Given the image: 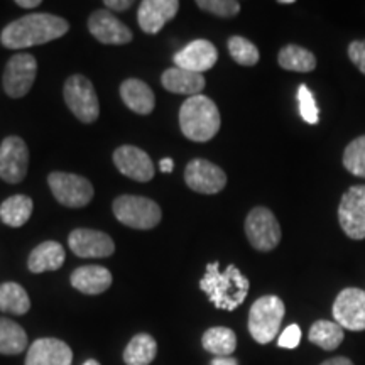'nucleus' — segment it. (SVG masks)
I'll return each instance as SVG.
<instances>
[{
    "mask_svg": "<svg viewBox=\"0 0 365 365\" xmlns=\"http://www.w3.org/2000/svg\"><path fill=\"white\" fill-rule=\"evenodd\" d=\"M68 29H70V24L63 17L44 12L29 14L4 27L0 43L7 49L31 48V46L46 44L63 38Z\"/></svg>",
    "mask_w": 365,
    "mask_h": 365,
    "instance_id": "obj_1",
    "label": "nucleus"
},
{
    "mask_svg": "<svg viewBox=\"0 0 365 365\" xmlns=\"http://www.w3.org/2000/svg\"><path fill=\"white\" fill-rule=\"evenodd\" d=\"M200 289L208 296L210 303L217 309L234 312L247 298L250 282L234 264L222 272L220 264L210 262L207 274L200 281Z\"/></svg>",
    "mask_w": 365,
    "mask_h": 365,
    "instance_id": "obj_2",
    "label": "nucleus"
},
{
    "mask_svg": "<svg viewBox=\"0 0 365 365\" xmlns=\"http://www.w3.org/2000/svg\"><path fill=\"white\" fill-rule=\"evenodd\" d=\"M220 112L205 95L190 97L180 108V127L185 137L195 143H208L220 130Z\"/></svg>",
    "mask_w": 365,
    "mask_h": 365,
    "instance_id": "obj_3",
    "label": "nucleus"
},
{
    "mask_svg": "<svg viewBox=\"0 0 365 365\" xmlns=\"http://www.w3.org/2000/svg\"><path fill=\"white\" fill-rule=\"evenodd\" d=\"M286 308L279 296L267 294L254 301L249 312V331L257 344L266 345L279 333Z\"/></svg>",
    "mask_w": 365,
    "mask_h": 365,
    "instance_id": "obj_4",
    "label": "nucleus"
},
{
    "mask_svg": "<svg viewBox=\"0 0 365 365\" xmlns=\"http://www.w3.org/2000/svg\"><path fill=\"white\" fill-rule=\"evenodd\" d=\"M112 208L118 222L137 230H149L161 222L159 205L145 196L122 195L113 202Z\"/></svg>",
    "mask_w": 365,
    "mask_h": 365,
    "instance_id": "obj_5",
    "label": "nucleus"
},
{
    "mask_svg": "<svg viewBox=\"0 0 365 365\" xmlns=\"http://www.w3.org/2000/svg\"><path fill=\"white\" fill-rule=\"evenodd\" d=\"M65 102L73 115L85 124H91L100 115V103L93 83L83 75H73L66 80Z\"/></svg>",
    "mask_w": 365,
    "mask_h": 365,
    "instance_id": "obj_6",
    "label": "nucleus"
},
{
    "mask_svg": "<svg viewBox=\"0 0 365 365\" xmlns=\"http://www.w3.org/2000/svg\"><path fill=\"white\" fill-rule=\"evenodd\" d=\"M245 235L255 250L271 252L281 242L279 222L269 208L255 207L245 218Z\"/></svg>",
    "mask_w": 365,
    "mask_h": 365,
    "instance_id": "obj_7",
    "label": "nucleus"
},
{
    "mask_svg": "<svg viewBox=\"0 0 365 365\" xmlns=\"http://www.w3.org/2000/svg\"><path fill=\"white\" fill-rule=\"evenodd\" d=\"M48 182L54 198L63 207L83 208L93 200V186L86 178L80 175L54 171L48 176Z\"/></svg>",
    "mask_w": 365,
    "mask_h": 365,
    "instance_id": "obj_8",
    "label": "nucleus"
},
{
    "mask_svg": "<svg viewBox=\"0 0 365 365\" xmlns=\"http://www.w3.org/2000/svg\"><path fill=\"white\" fill-rule=\"evenodd\" d=\"M339 222L346 237L365 239V185L350 186L340 200Z\"/></svg>",
    "mask_w": 365,
    "mask_h": 365,
    "instance_id": "obj_9",
    "label": "nucleus"
},
{
    "mask_svg": "<svg viewBox=\"0 0 365 365\" xmlns=\"http://www.w3.org/2000/svg\"><path fill=\"white\" fill-rule=\"evenodd\" d=\"M36 73H38V61L33 54L19 53L7 61L4 71V90L9 97L22 98L33 88Z\"/></svg>",
    "mask_w": 365,
    "mask_h": 365,
    "instance_id": "obj_10",
    "label": "nucleus"
},
{
    "mask_svg": "<svg viewBox=\"0 0 365 365\" xmlns=\"http://www.w3.org/2000/svg\"><path fill=\"white\" fill-rule=\"evenodd\" d=\"M335 323L350 331L365 330V291L359 287H345L333 303Z\"/></svg>",
    "mask_w": 365,
    "mask_h": 365,
    "instance_id": "obj_11",
    "label": "nucleus"
},
{
    "mask_svg": "<svg viewBox=\"0 0 365 365\" xmlns=\"http://www.w3.org/2000/svg\"><path fill=\"white\" fill-rule=\"evenodd\" d=\"M29 168V149L21 137H6L0 144V178L11 185L24 180Z\"/></svg>",
    "mask_w": 365,
    "mask_h": 365,
    "instance_id": "obj_12",
    "label": "nucleus"
},
{
    "mask_svg": "<svg viewBox=\"0 0 365 365\" xmlns=\"http://www.w3.org/2000/svg\"><path fill=\"white\" fill-rule=\"evenodd\" d=\"M185 181L191 190L202 195H215L225 188L227 175L207 159H193L185 170Z\"/></svg>",
    "mask_w": 365,
    "mask_h": 365,
    "instance_id": "obj_13",
    "label": "nucleus"
},
{
    "mask_svg": "<svg viewBox=\"0 0 365 365\" xmlns=\"http://www.w3.org/2000/svg\"><path fill=\"white\" fill-rule=\"evenodd\" d=\"M68 245L73 254L83 259L108 257L115 250L112 237L93 228H76L68 237Z\"/></svg>",
    "mask_w": 365,
    "mask_h": 365,
    "instance_id": "obj_14",
    "label": "nucleus"
},
{
    "mask_svg": "<svg viewBox=\"0 0 365 365\" xmlns=\"http://www.w3.org/2000/svg\"><path fill=\"white\" fill-rule=\"evenodd\" d=\"M113 164L122 175L130 178V180L145 182L154 178V163L148 153L135 145H120L113 153Z\"/></svg>",
    "mask_w": 365,
    "mask_h": 365,
    "instance_id": "obj_15",
    "label": "nucleus"
},
{
    "mask_svg": "<svg viewBox=\"0 0 365 365\" xmlns=\"http://www.w3.org/2000/svg\"><path fill=\"white\" fill-rule=\"evenodd\" d=\"M218 51L217 48L207 39H196L193 43L178 51L173 58L175 65L181 70L191 71V73H200L212 70L217 65Z\"/></svg>",
    "mask_w": 365,
    "mask_h": 365,
    "instance_id": "obj_16",
    "label": "nucleus"
},
{
    "mask_svg": "<svg viewBox=\"0 0 365 365\" xmlns=\"http://www.w3.org/2000/svg\"><path fill=\"white\" fill-rule=\"evenodd\" d=\"M88 29L90 34L103 44H127L132 41L129 27L118 21L108 9H100L91 14Z\"/></svg>",
    "mask_w": 365,
    "mask_h": 365,
    "instance_id": "obj_17",
    "label": "nucleus"
},
{
    "mask_svg": "<svg viewBox=\"0 0 365 365\" xmlns=\"http://www.w3.org/2000/svg\"><path fill=\"white\" fill-rule=\"evenodd\" d=\"M178 11H180L178 0H144L140 2L137 19L144 33L158 34L166 22L175 19Z\"/></svg>",
    "mask_w": 365,
    "mask_h": 365,
    "instance_id": "obj_18",
    "label": "nucleus"
},
{
    "mask_svg": "<svg viewBox=\"0 0 365 365\" xmlns=\"http://www.w3.org/2000/svg\"><path fill=\"white\" fill-rule=\"evenodd\" d=\"M73 352L63 340L39 339L27 350L26 365H71Z\"/></svg>",
    "mask_w": 365,
    "mask_h": 365,
    "instance_id": "obj_19",
    "label": "nucleus"
},
{
    "mask_svg": "<svg viewBox=\"0 0 365 365\" xmlns=\"http://www.w3.org/2000/svg\"><path fill=\"white\" fill-rule=\"evenodd\" d=\"M71 286L83 294H102L112 286V274L102 266H83L71 274Z\"/></svg>",
    "mask_w": 365,
    "mask_h": 365,
    "instance_id": "obj_20",
    "label": "nucleus"
},
{
    "mask_svg": "<svg viewBox=\"0 0 365 365\" xmlns=\"http://www.w3.org/2000/svg\"><path fill=\"white\" fill-rule=\"evenodd\" d=\"M120 97L132 112L139 115H149L156 107V97L148 83L143 80L129 78L120 85Z\"/></svg>",
    "mask_w": 365,
    "mask_h": 365,
    "instance_id": "obj_21",
    "label": "nucleus"
},
{
    "mask_svg": "<svg viewBox=\"0 0 365 365\" xmlns=\"http://www.w3.org/2000/svg\"><path fill=\"white\" fill-rule=\"evenodd\" d=\"M161 83L164 88L171 93L178 95H190V97H195V95H202L205 88V78L200 73H191L186 70H181V68H170L163 73Z\"/></svg>",
    "mask_w": 365,
    "mask_h": 365,
    "instance_id": "obj_22",
    "label": "nucleus"
},
{
    "mask_svg": "<svg viewBox=\"0 0 365 365\" xmlns=\"http://www.w3.org/2000/svg\"><path fill=\"white\" fill-rule=\"evenodd\" d=\"M66 259V252L61 244L54 240H48L39 244L33 252H31L29 259H27V267L31 272L41 274L48 271H58L63 266Z\"/></svg>",
    "mask_w": 365,
    "mask_h": 365,
    "instance_id": "obj_23",
    "label": "nucleus"
},
{
    "mask_svg": "<svg viewBox=\"0 0 365 365\" xmlns=\"http://www.w3.org/2000/svg\"><path fill=\"white\" fill-rule=\"evenodd\" d=\"M33 200L26 195H14L0 205V220L9 227H22L33 215Z\"/></svg>",
    "mask_w": 365,
    "mask_h": 365,
    "instance_id": "obj_24",
    "label": "nucleus"
},
{
    "mask_svg": "<svg viewBox=\"0 0 365 365\" xmlns=\"http://www.w3.org/2000/svg\"><path fill=\"white\" fill-rule=\"evenodd\" d=\"M308 339L313 345L319 346L323 350H335L339 349L341 341L345 339V331L339 323L328 322V319H318L309 328Z\"/></svg>",
    "mask_w": 365,
    "mask_h": 365,
    "instance_id": "obj_25",
    "label": "nucleus"
},
{
    "mask_svg": "<svg viewBox=\"0 0 365 365\" xmlns=\"http://www.w3.org/2000/svg\"><path fill=\"white\" fill-rule=\"evenodd\" d=\"M277 63L287 71L309 73L317 68V56L307 48L287 44L277 54Z\"/></svg>",
    "mask_w": 365,
    "mask_h": 365,
    "instance_id": "obj_26",
    "label": "nucleus"
},
{
    "mask_svg": "<svg viewBox=\"0 0 365 365\" xmlns=\"http://www.w3.org/2000/svg\"><path fill=\"white\" fill-rule=\"evenodd\" d=\"M202 345L207 352L217 357H230L237 349V336L230 328L215 327L203 333Z\"/></svg>",
    "mask_w": 365,
    "mask_h": 365,
    "instance_id": "obj_27",
    "label": "nucleus"
},
{
    "mask_svg": "<svg viewBox=\"0 0 365 365\" xmlns=\"http://www.w3.org/2000/svg\"><path fill=\"white\" fill-rule=\"evenodd\" d=\"M158 344L148 333H137L124 350V362L127 365H149L156 359Z\"/></svg>",
    "mask_w": 365,
    "mask_h": 365,
    "instance_id": "obj_28",
    "label": "nucleus"
},
{
    "mask_svg": "<svg viewBox=\"0 0 365 365\" xmlns=\"http://www.w3.org/2000/svg\"><path fill=\"white\" fill-rule=\"evenodd\" d=\"M31 309V299L27 291L17 282L0 284V312L9 314H26Z\"/></svg>",
    "mask_w": 365,
    "mask_h": 365,
    "instance_id": "obj_29",
    "label": "nucleus"
},
{
    "mask_svg": "<svg viewBox=\"0 0 365 365\" xmlns=\"http://www.w3.org/2000/svg\"><path fill=\"white\" fill-rule=\"evenodd\" d=\"M27 346V333L21 325L0 317V354L19 355Z\"/></svg>",
    "mask_w": 365,
    "mask_h": 365,
    "instance_id": "obj_30",
    "label": "nucleus"
},
{
    "mask_svg": "<svg viewBox=\"0 0 365 365\" xmlns=\"http://www.w3.org/2000/svg\"><path fill=\"white\" fill-rule=\"evenodd\" d=\"M228 53L234 58L235 63L242 66H254L259 63V49L249 39L242 38V36H232L228 39Z\"/></svg>",
    "mask_w": 365,
    "mask_h": 365,
    "instance_id": "obj_31",
    "label": "nucleus"
},
{
    "mask_svg": "<svg viewBox=\"0 0 365 365\" xmlns=\"http://www.w3.org/2000/svg\"><path fill=\"white\" fill-rule=\"evenodd\" d=\"M344 166L354 176L365 178V135L354 139L345 148Z\"/></svg>",
    "mask_w": 365,
    "mask_h": 365,
    "instance_id": "obj_32",
    "label": "nucleus"
},
{
    "mask_svg": "<svg viewBox=\"0 0 365 365\" xmlns=\"http://www.w3.org/2000/svg\"><path fill=\"white\" fill-rule=\"evenodd\" d=\"M196 6L202 11L213 14L217 17H223V19H230L240 12V4L235 0H198Z\"/></svg>",
    "mask_w": 365,
    "mask_h": 365,
    "instance_id": "obj_33",
    "label": "nucleus"
},
{
    "mask_svg": "<svg viewBox=\"0 0 365 365\" xmlns=\"http://www.w3.org/2000/svg\"><path fill=\"white\" fill-rule=\"evenodd\" d=\"M298 103H299V113L307 124H318L319 120V110L317 100H314L312 90L307 85H299L298 90Z\"/></svg>",
    "mask_w": 365,
    "mask_h": 365,
    "instance_id": "obj_34",
    "label": "nucleus"
},
{
    "mask_svg": "<svg viewBox=\"0 0 365 365\" xmlns=\"http://www.w3.org/2000/svg\"><path fill=\"white\" fill-rule=\"evenodd\" d=\"M301 341V328L298 325H289L284 331L279 335L277 345L281 349H296Z\"/></svg>",
    "mask_w": 365,
    "mask_h": 365,
    "instance_id": "obj_35",
    "label": "nucleus"
},
{
    "mask_svg": "<svg viewBox=\"0 0 365 365\" xmlns=\"http://www.w3.org/2000/svg\"><path fill=\"white\" fill-rule=\"evenodd\" d=\"M349 58L355 66L365 75V39H359L350 43L349 46Z\"/></svg>",
    "mask_w": 365,
    "mask_h": 365,
    "instance_id": "obj_36",
    "label": "nucleus"
},
{
    "mask_svg": "<svg viewBox=\"0 0 365 365\" xmlns=\"http://www.w3.org/2000/svg\"><path fill=\"white\" fill-rule=\"evenodd\" d=\"M132 6V0H105V7H108L110 11H127Z\"/></svg>",
    "mask_w": 365,
    "mask_h": 365,
    "instance_id": "obj_37",
    "label": "nucleus"
},
{
    "mask_svg": "<svg viewBox=\"0 0 365 365\" xmlns=\"http://www.w3.org/2000/svg\"><path fill=\"white\" fill-rule=\"evenodd\" d=\"M319 365H354V362L346 357H333V359L325 360V362Z\"/></svg>",
    "mask_w": 365,
    "mask_h": 365,
    "instance_id": "obj_38",
    "label": "nucleus"
},
{
    "mask_svg": "<svg viewBox=\"0 0 365 365\" xmlns=\"http://www.w3.org/2000/svg\"><path fill=\"white\" fill-rule=\"evenodd\" d=\"M173 168H175V161H173L171 158H164L161 159V163H159V170L163 173H171Z\"/></svg>",
    "mask_w": 365,
    "mask_h": 365,
    "instance_id": "obj_39",
    "label": "nucleus"
},
{
    "mask_svg": "<svg viewBox=\"0 0 365 365\" xmlns=\"http://www.w3.org/2000/svg\"><path fill=\"white\" fill-rule=\"evenodd\" d=\"M212 365H239L234 357H217L213 359Z\"/></svg>",
    "mask_w": 365,
    "mask_h": 365,
    "instance_id": "obj_40",
    "label": "nucleus"
},
{
    "mask_svg": "<svg viewBox=\"0 0 365 365\" xmlns=\"http://www.w3.org/2000/svg\"><path fill=\"white\" fill-rule=\"evenodd\" d=\"M16 4L22 9H33L41 6V0H17Z\"/></svg>",
    "mask_w": 365,
    "mask_h": 365,
    "instance_id": "obj_41",
    "label": "nucleus"
},
{
    "mask_svg": "<svg viewBox=\"0 0 365 365\" xmlns=\"http://www.w3.org/2000/svg\"><path fill=\"white\" fill-rule=\"evenodd\" d=\"M83 365H100L97 360H93V359H90V360H86V362L83 364Z\"/></svg>",
    "mask_w": 365,
    "mask_h": 365,
    "instance_id": "obj_42",
    "label": "nucleus"
},
{
    "mask_svg": "<svg viewBox=\"0 0 365 365\" xmlns=\"http://www.w3.org/2000/svg\"><path fill=\"white\" fill-rule=\"evenodd\" d=\"M279 4H293V0H279Z\"/></svg>",
    "mask_w": 365,
    "mask_h": 365,
    "instance_id": "obj_43",
    "label": "nucleus"
}]
</instances>
